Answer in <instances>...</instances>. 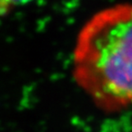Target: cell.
I'll list each match as a JSON object with an SVG mask.
<instances>
[{
  "label": "cell",
  "instance_id": "cell-1",
  "mask_svg": "<svg viewBox=\"0 0 132 132\" xmlns=\"http://www.w3.org/2000/svg\"><path fill=\"white\" fill-rule=\"evenodd\" d=\"M72 75L102 111L117 113L131 105V3L103 8L84 24L72 51Z\"/></svg>",
  "mask_w": 132,
  "mask_h": 132
},
{
  "label": "cell",
  "instance_id": "cell-2",
  "mask_svg": "<svg viewBox=\"0 0 132 132\" xmlns=\"http://www.w3.org/2000/svg\"><path fill=\"white\" fill-rule=\"evenodd\" d=\"M16 4L15 0H0V16L8 14Z\"/></svg>",
  "mask_w": 132,
  "mask_h": 132
}]
</instances>
